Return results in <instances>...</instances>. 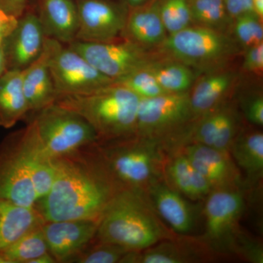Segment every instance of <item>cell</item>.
<instances>
[{
	"mask_svg": "<svg viewBox=\"0 0 263 263\" xmlns=\"http://www.w3.org/2000/svg\"><path fill=\"white\" fill-rule=\"evenodd\" d=\"M261 21L254 13H245L234 19L233 28L238 44L247 49L262 43L263 28Z\"/></svg>",
	"mask_w": 263,
	"mask_h": 263,
	"instance_id": "obj_34",
	"label": "cell"
},
{
	"mask_svg": "<svg viewBox=\"0 0 263 263\" xmlns=\"http://www.w3.org/2000/svg\"><path fill=\"white\" fill-rule=\"evenodd\" d=\"M177 235L161 219L146 193L119 190L99 219L95 240L142 251Z\"/></svg>",
	"mask_w": 263,
	"mask_h": 263,
	"instance_id": "obj_2",
	"label": "cell"
},
{
	"mask_svg": "<svg viewBox=\"0 0 263 263\" xmlns=\"http://www.w3.org/2000/svg\"><path fill=\"white\" fill-rule=\"evenodd\" d=\"M33 121L43 149L52 159L73 155L100 142L86 119L56 103L37 112Z\"/></svg>",
	"mask_w": 263,
	"mask_h": 263,
	"instance_id": "obj_6",
	"label": "cell"
},
{
	"mask_svg": "<svg viewBox=\"0 0 263 263\" xmlns=\"http://www.w3.org/2000/svg\"><path fill=\"white\" fill-rule=\"evenodd\" d=\"M79 29L76 41L105 43L117 41L125 28L127 10L109 0H76Z\"/></svg>",
	"mask_w": 263,
	"mask_h": 263,
	"instance_id": "obj_12",
	"label": "cell"
},
{
	"mask_svg": "<svg viewBox=\"0 0 263 263\" xmlns=\"http://www.w3.org/2000/svg\"><path fill=\"white\" fill-rule=\"evenodd\" d=\"M194 167L212 185L213 189L240 186L243 181L240 171L230 152L191 143L180 148Z\"/></svg>",
	"mask_w": 263,
	"mask_h": 263,
	"instance_id": "obj_17",
	"label": "cell"
},
{
	"mask_svg": "<svg viewBox=\"0 0 263 263\" xmlns=\"http://www.w3.org/2000/svg\"><path fill=\"white\" fill-rule=\"evenodd\" d=\"M18 20V18L8 13L0 6V45H3L5 40L14 30Z\"/></svg>",
	"mask_w": 263,
	"mask_h": 263,
	"instance_id": "obj_38",
	"label": "cell"
},
{
	"mask_svg": "<svg viewBox=\"0 0 263 263\" xmlns=\"http://www.w3.org/2000/svg\"><path fill=\"white\" fill-rule=\"evenodd\" d=\"M160 47L177 61L200 70H219L240 51L228 33L196 25L168 34Z\"/></svg>",
	"mask_w": 263,
	"mask_h": 263,
	"instance_id": "obj_5",
	"label": "cell"
},
{
	"mask_svg": "<svg viewBox=\"0 0 263 263\" xmlns=\"http://www.w3.org/2000/svg\"><path fill=\"white\" fill-rule=\"evenodd\" d=\"M148 0H127V4L130 8L141 6L148 3Z\"/></svg>",
	"mask_w": 263,
	"mask_h": 263,
	"instance_id": "obj_43",
	"label": "cell"
},
{
	"mask_svg": "<svg viewBox=\"0 0 263 263\" xmlns=\"http://www.w3.org/2000/svg\"><path fill=\"white\" fill-rule=\"evenodd\" d=\"M146 194L156 212L176 235H187L196 226V206L164 181L154 183Z\"/></svg>",
	"mask_w": 263,
	"mask_h": 263,
	"instance_id": "obj_18",
	"label": "cell"
},
{
	"mask_svg": "<svg viewBox=\"0 0 263 263\" xmlns=\"http://www.w3.org/2000/svg\"><path fill=\"white\" fill-rule=\"evenodd\" d=\"M58 43L46 37L41 54L22 70L24 94L29 111L37 113L56 102L57 94L52 79L50 61Z\"/></svg>",
	"mask_w": 263,
	"mask_h": 263,
	"instance_id": "obj_19",
	"label": "cell"
},
{
	"mask_svg": "<svg viewBox=\"0 0 263 263\" xmlns=\"http://www.w3.org/2000/svg\"><path fill=\"white\" fill-rule=\"evenodd\" d=\"M130 90L140 98H152L166 94L153 75L145 67L114 82Z\"/></svg>",
	"mask_w": 263,
	"mask_h": 263,
	"instance_id": "obj_33",
	"label": "cell"
},
{
	"mask_svg": "<svg viewBox=\"0 0 263 263\" xmlns=\"http://www.w3.org/2000/svg\"><path fill=\"white\" fill-rule=\"evenodd\" d=\"M163 181L170 187L192 200H205L213 187L181 150L167 154Z\"/></svg>",
	"mask_w": 263,
	"mask_h": 263,
	"instance_id": "obj_21",
	"label": "cell"
},
{
	"mask_svg": "<svg viewBox=\"0 0 263 263\" xmlns=\"http://www.w3.org/2000/svg\"><path fill=\"white\" fill-rule=\"evenodd\" d=\"M7 70L6 58H5L3 44L0 45V76Z\"/></svg>",
	"mask_w": 263,
	"mask_h": 263,
	"instance_id": "obj_42",
	"label": "cell"
},
{
	"mask_svg": "<svg viewBox=\"0 0 263 263\" xmlns=\"http://www.w3.org/2000/svg\"><path fill=\"white\" fill-rule=\"evenodd\" d=\"M192 24L228 33L233 21L224 0H190Z\"/></svg>",
	"mask_w": 263,
	"mask_h": 263,
	"instance_id": "obj_30",
	"label": "cell"
},
{
	"mask_svg": "<svg viewBox=\"0 0 263 263\" xmlns=\"http://www.w3.org/2000/svg\"><path fill=\"white\" fill-rule=\"evenodd\" d=\"M232 253L240 255L252 262H263L262 247L260 243L243 233L241 230L235 237Z\"/></svg>",
	"mask_w": 263,
	"mask_h": 263,
	"instance_id": "obj_35",
	"label": "cell"
},
{
	"mask_svg": "<svg viewBox=\"0 0 263 263\" xmlns=\"http://www.w3.org/2000/svg\"><path fill=\"white\" fill-rule=\"evenodd\" d=\"M253 13L261 20L263 17V0H252Z\"/></svg>",
	"mask_w": 263,
	"mask_h": 263,
	"instance_id": "obj_41",
	"label": "cell"
},
{
	"mask_svg": "<svg viewBox=\"0 0 263 263\" xmlns=\"http://www.w3.org/2000/svg\"><path fill=\"white\" fill-rule=\"evenodd\" d=\"M37 15L46 37L64 45L76 41L79 15L75 0H38Z\"/></svg>",
	"mask_w": 263,
	"mask_h": 263,
	"instance_id": "obj_22",
	"label": "cell"
},
{
	"mask_svg": "<svg viewBox=\"0 0 263 263\" xmlns=\"http://www.w3.org/2000/svg\"><path fill=\"white\" fill-rule=\"evenodd\" d=\"M243 68L248 72H261L263 70V43L247 48Z\"/></svg>",
	"mask_w": 263,
	"mask_h": 263,
	"instance_id": "obj_37",
	"label": "cell"
},
{
	"mask_svg": "<svg viewBox=\"0 0 263 263\" xmlns=\"http://www.w3.org/2000/svg\"><path fill=\"white\" fill-rule=\"evenodd\" d=\"M245 117L254 125H263V98L262 95H255L246 99L242 107Z\"/></svg>",
	"mask_w": 263,
	"mask_h": 263,
	"instance_id": "obj_36",
	"label": "cell"
},
{
	"mask_svg": "<svg viewBox=\"0 0 263 263\" xmlns=\"http://www.w3.org/2000/svg\"><path fill=\"white\" fill-rule=\"evenodd\" d=\"M46 36L37 13L25 11L3 43L7 70H23L42 53Z\"/></svg>",
	"mask_w": 263,
	"mask_h": 263,
	"instance_id": "obj_14",
	"label": "cell"
},
{
	"mask_svg": "<svg viewBox=\"0 0 263 263\" xmlns=\"http://www.w3.org/2000/svg\"><path fill=\"white\" fill-rule=\"evenodd\" d=\"M240 130V119L236 110L231 105L222 103L194 119L173 141L170 153L191 143L230 152Z\"/></svg>",
	"mask_w": 263,
	"mask_h": 263,
	"instance_id": "obj_11",
	"label": "cell"
},
{
	"mask_svg": "<svg viewBox=\"0 0 263 263\" xmlns=\"http://www.w3.org/2000/svg\"><path fill=\"white\" fill-rule=\"evenodd\" d=\"M167 93L189 91L195 80L191 67L177 61H160L155 60L145 67Z\"/></svg>",
	"mask_w": 263,
	"mask_h": 263,
	"instance_id": "obj_28",
	"label": "cell"
},
{
	"mask_svg": "<svg viewBox=\"0 0 263 263\" xmlns=\"http://www.w3.org/2000/svg\"><path fill=\"white\" fill-rule=\"evenodd\" d=\"M214 252L201 238L162 240L142 251H129L120 263H192L212 259Z\"/></svg>",
	"mask_w": 263,
	"mask_h": 263,
	"instance_id": "obj_15",
	"label": "cell"
},
{
	"mask_svg": "<svg viewBox=\"0 0 263 263\" xmlns=\"http://www.w3.org/2000/svg\"><path fill=\"white\" fill-rule=\"evenodd\" d=\"M194 119L189 91L140 98L136 136L153 140L164 146Z\"/></svg>",
	"mask_w": 263,
	"mask_h": 263,
	"instance_id": "obj_7",
	"label": "cell"
},
{
	"mask_svg": "<svg viewBox=\"0 0 263 263\" xmlns=\"http://www.w3.org/2000/svg\"><path fill=\"white\" fill-rule=\"evenodd\" d=\"M54 160V181L35 206L43 219L99 220L118 190L90 146Z\"/></svg>",
	"mask_w": 263,
	"mask_h": 263,
	"instance_id": "obj_1",
	"label": "cell"
},
{
	"mask_svg": "<svg viewBox=\"0 0 263 263\" xmlns=\"http://www.w3.org/2000/svg\"><path fill=\"white\" fill-rule=\"evenodd\" d=\"M18 139L33 186L40 200L49 192L53 184L56 175V162L43 149L34 121L22 132Z\"/></svg>",
	"mask_w": 263,
	"mask_h": 263,
	"instance_id": "obj_20",
	"label": "cell"
},
{
	"mask_svg": "<svg viewBox=\"0 0 263 263\" xmlns=\"http://www.w3.org/2000/svg\"><path fill=\"white\" fill-rule=\"evenodd\" d=\"M205 200V230L201 239L214 254L232 253L245 208L243 187L214 188Z\"/></svg>",
	"mask_w": 263,
	"mask_h": 263,
	"instance_id": "obj_8",
	"label": "cell"
},
{
	"mask_svg": "<svg viewBox=\"0 0 263 263\" xmlns=\"http://www.w3.org/2000/svg\"><path fill=\"white\" fill-rule=\"evenodd\" d=\"M50 69L57 98L90 94L114 84L80 53L60 42L51 57Z\"/></svg>",
	"mask_w": 263,
	"mask_h": 263,
	"instance_id": "obj_10",
	"label": "cell"
},
{
	"mask_svg": "<svg viewBox=\"0 0 263 263\" xmlns=\"http://www.w3.org/2000/svg\"><path fill=\"white\" fill-rule=\"evenodd\" d=\"M67 46L114 82L141 70L155 60L146 48L127 39L105 43L75 41Z\"/></svg>",
	"mask_w": 263,
	"mask_h": 263,
	"instance_id": "obj_9",
	"label": "cell"
},
{
	"mask_svg": "<svg viewBox=\"0 0 263 263\" xmlns=\"http://www.w3.org/2000/svg\"><path fill=\"white\" fill-rule=\"evenodd\" d=\"M27 4V0H0V6L17 18L24 14Z\"/></svg>",
	"mask_w": 263,
	"mask_h": 263,
	"instance_id": "obj_40",
	"label": "cell"
},
{
	"mask_svg": "<svg viewBox=\"0 0 263 263\" xmlns=\"http://www.w3.org/2000/svg\"><path fill=\"white\" fill-rule=\"evenodd\" d=\"M90 148L118 190L146 193L152 184L163 181L167 153L159 142L133 136L100 142Z\"/></svg>",
	"mask_w": 263,
	"mask_h": 263,
	"instance_id": "obj_3",
	"label": "cell"
},
{
	"mask_svg": "<svg viewBox=\"0 0 263 263\" xmlns=\"http://www.w3.org/2000/svg\"><path fill=\"white\" fill-rule=\"evenodd\" d=\"M231 72H216L204 76L189 91L190 105L195 119L206 114L222 103L234 83Z\"/></svg>",
	"mask_w": 263,
	"mask_h": 263,
	"instance_id": "obj_25",
	"label": "cell"
},
{
	"mask_svg": "<svg viewBox=\"0 0 263 263\" xmlns=\"http://www.w3.org/2000/svg\"><path fill=\"white\" fill-rule=\"evenodd\" d=\"M43 224L30 230L18 238L13 245L0 252V257L3 262L32 263L34 259L40 256L49 252L43 234Z\"/></svg>",
	"mask_w": 263,
	"mask_h": 263,
	"instance_id": "obj_29",
	"label": "cell"
},
{
	"mask_svg": "<svg viewBox=\"0 0 263 263\" xmlns=\"http://www.w3.org/2000/svg\"><path fill=\"white\" fill-rule=\"evenodd\" d=\"M230 18H235L245 13H253L252 0H224Z\"/></svg>",
	"mask_w": 263,
	"mask_h": 263,
	"instance_id": "obj_39",
	"label": "cell"
},
{
	"mask_svg": "<svg viewBox=\"0 0 263 263\" xmlns=\"http://www.w3.org/2000/svg\"><path fill=\"white\" fill-rule=\"evenodd\" d=\"M159 9L167 35L193 25L190 0H159Z\"/></svg>",
	"mask_w": 263,
	"mask_h": 263,
	"instance_id": "obj_31",
	"label": "cell"
},
{
	"mask_svg": "<svg viewBox=\"0 0 263 263\" xmlns=\"http://www.w3.org/2000/svg\"><path fill=\"white\" fill-rule=\"evenodd\" d=\"M99 220L45 221L43 231L48 251L57 262H70L94 241Z\"/></svg>",
	"mask_w": 263,
	"mask_h": 263,
	"instance_id": "obj_13",
	"label": "cell"
},
{
	"mask_svg": "<svg viewBox=\"0 0 263 263\" xmlns=\"http://www.w3.org/2000/svg\"><path fill=\"white\" fill-rule=\"evenodd\" d=\"M129 252L121 246L105 242L94 241L71 259L70 262L120 263L123 257Z\"/></svg>",
	"mask_w": 263,
	"mask_h": 263,
	"instance_id": "obj_32",
	"label": "cell"
},
{
	"mask_svg": "<svg viewBox=\"0 0 263 263\" xmlns=\"http://www.w3.org/2000/svg\"><path fill=\"white\" fill-rule=\"evenodd\" d=\"M44 222L36 208L21 206L0 199V252Z\"/></svg>",
	"mask_w": 263,
	"mask_h": 263,
	"instance_id": "obj_24",
	"label": "cell"
},
{
	"mask_svg": "<svg viewBox=\"0 0 263 263\" xmlns=\"http://www.w3.org/2000/svg\"><path fill=\"white\" fill-rule=\"evenodd\" d=\"M139 101L130 90L113 84L90 94L59 97L55 103L81 116L105 142L136 136Z\"/></svg>",
	"mask_w": 263,
	"mask_h": 263,
	"instance_id": "obj_4",
	"label": "cell"
},
{
	"mask_svg": "<svg viewBox=\"0 0 263 263\" xmlns=\"http://www.w3.org/2000/svg\"><path fill=\"white\" fill-rule=\"evenodd\" d=\"M0 199L35 208L38 201L18 139L0 158Z\"/></svg>",
	"mask_w": 263,
	"mask_h": 263,
	"instance_id": "obj_16",
	"label": "cell"
},
{
	"mask_svg": "<svg viewBox=\"0 0 263 263\" xmlns=\"http://www.w3.org/2000/svg\"><path fill=\"white\" fill-rule=\"evenodd\" d=\"M29 112L22 70H7L0 76V126L13 127Z\"/></svg>",
	"mask_w": 263,
	"mask_h": 263,
	"instance_id": "obj_26",
	"label": "cell"
},
{
	"mask_svg": "<svg viewBox=\"0 0 263 263\" xmlns=\"http://www.w3.org/2000/svg\"><path fill=\"white\" fill-rule=\"evenodd\" d=\"M122 36L148 48L160 46L167 36L159 9V0L131 8Z\"/></svg>",
	"mask_w": 263,
	"mask_h": 263,
	"instance_id": "obj_23",
	"label": "cell"
},
{
	"mask_svg": "<svg viewBox=\"0 0 263 263\" xmlns=\"http://www.w3.org/2000/svg\"><path fill=\"white\" fill-rule=\"evenodd\" d=\"M230 155L235 164L245 171L247 181L255 183L263 175V134L262 131L241 130L230 147Z\"/></svg>",
	"mask_w": 263,
	"mask_h": 263,
	"instance_id": "obj_27",
	"label": "cell"
}]
</instances>
